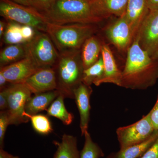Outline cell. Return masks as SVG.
Instances as JSON below:
<instances>
[{
    "label": "cell",
    "mask_w": 158,
    "mask_h": 158,
    "mask_svg": "<svg viewBox=\"0 0 158 158\" xmlns=\"http://www.w3.org/2000/svg\"><path fill=\"white\" fill-rule=\"evenodd\" d=\"M56 66L57 90L65 98L74 99V90L82 83L84 71L81 51L59 53Z\"/></svg>",
    "instance_id": "4"
},
{
    "label": "cell",
    "mask_w": 158,
    "mask_h": 158,
    "mask_svg": "<svg viewBox=\"0 0 158 158\" xmlns=\"http://www.w3.org/2000/svg\"><path fill=\"white\" fill-rule=\"evenodd\" d=\"M152 57L153 59L158 61V47L154 53L153 54L152 56Z\"/></svg>",
    "instance_id": "38"
},
{
    "label": "cell",
    "mask_w": 158,
    "mask_h": 158,
    "mask_svg": "<svg viewBox=\"0 0 158 158\" xmlns=\"http://www.w3.org/2000/svg\"><path fill=\"white\" fill-rule=\"evenodd\" d=\"M94 14L102 20L115 15L120 17L126 11L128 0H91Z\"/></svg>",
    "instance_id": "15"
},
{
    "label": "cell",
    "mask_w": 158,
    "mask_h": 158,
    "mask_svg": "<svg viewBox=\"0 0 158 158\" xmlns=\"http://www.w3.org/2000/svg\"><path fill=\"white\" fill-rule=\"evenodd\" d=\"M23 116L31 120L33 128L38 134L48 135L53 131L48 116L40 114L29 115L25 112L23 113Z\"/></svg>",
    "instance_id": "24"
},
{
    "label": "cell",
    "mask_w": 158,
    "mask_h": 158,
    "mask_svg": "<svg viewBox=\"0 0 158 158\" xmlns=\"http://www.w3.org/2000/svg\"><path fill=\"white\" fill-rule=\"evenodd\" d=\"M158 79V61L141 48L135 37L127 49L122 71L120 87L131 89H145L153 86Z\"/></svg>",
    "instance_id": "1"
},
{
    "label": "cell",
    "mask_w": 158,
    "mask_h": 158,
    "mask_svg": "<svg viewBox=\"0 0 158 158\" xmlns=\"http://www.w3.org/2000/svg\"><path fill=\"white\" fill-rule=\"evenodd\" d=\"M35 31H36V30L31 26L22 25V34L23 38L27 43L31 41L35 37L37 33Z\"/></svg>",
    "instance_id": "29"
},
{
    "label": "cell",
    "mask_w": 158,
    "mask_h": 158,
    "mask_svg": "<svg viewBox=\"0 0 158 158\" xmlns=\"http://www.w3.org/2000/svg\"><path fill=\"white\" fill-rule=\"evenodd\" d=\"M40 69L30 57L27 56L17 62L1 67L0 73L9 83L15 85L23 84Z\"/></svg>",
    "instance_id": "11"
},
{
    "label": "cell",
    "mask_w": 158,
    "mask_h": 158,
    "mask_svg": "<svg viewBox=\"0 0 158 158\" xmlns=\"http://www.w3.org/2000/svg\"><path fill=\"white\" fill-rule=\"evenodd\" d=\"M0 158H19L18 156H13L4 150L3 148H0Z\"/></svg>",
    "instance_id": "34"
},
{
    "label": "cell",
    "mask_w": 158,
    "mask_h": 158,
    "mask_svg": "<svg viewBox=\"0 0 158 158\" xmlns=\"http://www.w3.org/2000/svg\"><path fill=\"white\" fill-rule=\"evenodd\" d=\"M8 87L1 90L0 92V110L5 111L8 109Z\"/></svg>",
    "instance_id": "31"
},
{
    "label": "cell",
    "mask_w": 158,
    "mask_h": 158,
    "mask_svg": "<svg viewBox=\"0 0 158 158\" xmlns=\"http://www.w3.org/2000/svg\"><path fill=\"white\" fill-rule=\"evenodd\" d=\"M106 35L110 43L120 51L127 50L134 38L131 26L125 15L118 17L107 28Z\"/></svg>",
    "instance_id": "10"
},
{
    "label": "cell",
    "mask_w": 158,
    "mask_h": 158,
    "mask_svg": "<svg viewBox=\"0 0 158 158\" xmlns=\"http://www.w3.org/2000/svg\"><path fill=\"white\" fill-rule=\"evenodd\" d=\"M7 83H9L6 80V77L3 75L2 73H0V88L1 90L6 88V85Z\"/></svg>",
    "instance_id": "36"
},
{
    "label": "cell",
    "mask_w": 158,
    "mask_h": 158,
    "mask_svg": "<svg viewBox=\"0 0 158 158\" xmlns=\"http://www.w3.org/2000/svg\"><path fill=\"white\" fill-rule=\"evenodd\" d=\"M102 44L98 38L93 35L84 43L81 50L84 69L89 68L98 60L101 53Z\"/></svg>",
    "instance_id": "18"
},
{
    "label": "cell",
    "mask_w": 158,
    "mask_h": 158,
    "mask_svg": "<svg viewBox=\"0 0 158 158\" xmlns=\"http://www.w3.org/2000/svg\"><path fill=\"white\" fill-rule=\"evenodd\" d=\"M85 143L83 149L80 154V158H99L103 156L102 151L92 140L88 131L84 135Z\"/></svg>",
    "instance_id": "26"
},
{
    "label": "cell",
    "mask_w": 158,
    "mask_h": 158,
    "mask_svg": "<svg viewBox=\"0 0 158 158\" xmlns=\"http://www.w3.org/2000/svg\"><path fill=\"white\" fill-rule=\"evenodd\" d=\"M158 138V131H156L151 137L146 141L134 144L123 148L116 153L112 158H138L141 157Z\"/></svg>",
    "instance_id": "20"
},
{
    "label": "cell",
    "mask_w": 158,
    "mask_h": 158,
    "mask_svg": "<svg viewBox=\"0 0 158 158\" xmlns=\"http://www.w3.org/2000/svg\"><path fill=\"white\" fill-rule=\"evenodd\" d=\"M10 125V118L7 110L0 113V148L4 146V139L8 126Z\"/></svg>",
    "instance_id": "27"
},
{
    "label": "cell",
    "mask_w": 158,
    "mask_h": 158,
    "mask_svg": "<svg viewBox=\"0 0 158 158\" xmlns=\"http://www.w3.org/2000/svg\"><path fill=\"white\" fill-rule=\"evenodd\" d=\"M156 131L148 113L133 124L118 128L116 135L120 149H123L146 141Z\"/></svg>",
    "instance_id": "7"
},
{
    "label": "cell",
    "mask_w": 158,
    "mask_h": 158,
    "mask_svg": "<svg viewBox=\"0 0 158 158\" xmlns=\"http://www.w3.org/2000/svg\"><path fill=\"white\" fill-rule=\"evenodd\" d=\"M21 27V25L13 22L7 23L6 31L3 35L4 42L9 45L27 43L23 38Z\"/></svg>",
    "instance_id": "25"
},
{
    "label": "cell",
    "mask_w": 158,
    "mask_h": 158,
    "mask_svg": "<svg viewBox=\"0 0 158 158\" xmlns=\"http://www.w3.org/2000/svg\"><path fill=\"white\" fill-rule=\"evenodd\" d=\"M27 56L40 68L56 66L59 53L53 42L45 32H38L30 42L26 43Z\"/></svg>",
    "instance_id": "6"
},
{
    "label": "cell",
    "mask_w": 158,
    "mask_h": 158,
    "mask_svg": "<svg viewBox=\"0 0 158 158\" xmlns=\"http://www.w3.org/2000/svg\"><path fill=\"white\" fill-rule=\"evenodd\" d=\"M23 84L34 94L57 90L56 69L52 67L40 69Z\"/></svg>",
    "instance_id": "12"
},
{
    "label": "cell",
    "mask_w": 158,
    "mask_h": 158,
    "mask_svg": "<svg viewBox=\"0 0 158 158\" xmlns=\"http://www.w3.org/2000/svg\"><path fill=\"white\" fill-rule=\"evenodd\" d=\"M112 158V157H111V156H110V158Z\"/></svg>",
    "instance_id": "39"
},
{
    "label": "cell",
    "mask_w": 158,
    "mask_h": 158,
    "mask_svg": "<svg viewBox=\"0 0 158 158\" xmlns=\"http://www.w3.org/2000/svg\"><path fill=\"white\" fill-rule=\"evenodd\" d=\"M65 96L60 94L46 110L47 116L56 117L65 125H69L73 121L74 116L69 112L64 104Z\"/></svg>",
    "instance_id": "22"
},
{
    "label": "cell",
    "mask_w": 158,
    "mask_h": 158,
    "mask_svg": "<svg viewBox=\"0 0 158 158\" xmlns=\"http://www.w3.org/2000/svg\"><path fill=\"white\" fill-rule=\"evenodd\" d=\"M140 158H158V138Z\"/></svg>",
    "instance_id": "30"
},
{
    "label": "cell",
    "mask_w": 158,
    "mask_h": 158,
    "mask_svg": "<svg viewBox=\"0 0 158 158\" xmlns=\"http://www.w3.org/2000/svg\"><path fill=\"white\" fill-rule=\"evenodd\" d=\"M56 0H33L34 8L44 13L50 9Z\"/></svg>",
    "instance_id": "28"
},
{
    "label": "cell",
    "mask_w": 158,
    "mask_h": 158,
    "mask_svg": "<svg viewBox=\"0 0 158 158\" xmlns=\"http://www.w3.org/2000/svg\"><path fill=\"white\" fill-rule=\"evenodd\" d=\"M90 86L81 83L74 90V95L80 116V128L82 135L88 130L90 117V97L92 93Z\"/></svg>",
    "instance_id": "13"
},
{
    "label": "cell",
    "mask_w": 158,
    "mask_h": 158,
    "mask_svg": "<svg viewBox=\"0 0 158 158\" xmlns=\"http://www.w3.org/2000/svg\"><path fill=\"white\" fill-rule=\"evenodd\" d=\"M49 22L57 24H94L101 21L94 14L91 0H56L43 13Z\"/></svg>",
    "instance_id": "3"
},
{
    "label": "cell",
    "mask_w": 158,
    "mask_h": 158,
    "mask_svg": "<svg viewBox=\"0 0 158 158\" xmlns=\"http://www.w3.org/2000/svg\"><path fill=\"white\" fill-rule=\"evenodd\" d=\"M104 73V63L101 55L98 60L89 68L84 69L82 83L88 86L92 84L95 86L102 77Z\"/></svg>",
    "instance_id": "23"
},
{
    "label": "cell",
    "mask_w": 158,
    "mask_h": 158,
    "mask_svg": "<svg viewBox=\"0 0 158 158\" xmlns=\"http://www.w3.org/2000/svg\"><path fill=\"white\" fill-rule=\"evenodd\" d=\"M149 11L147 0H128L124 15L131 26L134 37Z\"/></svg>",
    "instance_id": "16"
},
{
    "label": "cell",
    "mask_w": 158,
    "mask_h": 158,
    "mask_svg": "<svg viewBox=\"0 0 158 158\" xmlns=\"http://www.w3.org/2000/svg\"><path fill=\"white\" fill-rule=\"evenodd\" d=\"M7 25V23H6V22L3 21L2 20H1L0 21V37L1 38L3 37V35L6 31Z\"/></svg>",
    "instance_id": "37"
},
{
    "label": "cell",
    "mask_w": 158,
    "mask_h": 158,
    "mask_svg": "<svg viewBox=\"0 0 158 158\" xmlns=\"http://www.w3.org/2000/svg\"><path fill=\"white\" fill-rule=\"evenodd\" d=\"M8 106L7 111L10 125L27 123L28 118L23 116L27 102L31 97V90L23 84H15L8 87Z\"/></svg>",
    "instance_id": "8"
},
{
    "label": "cell",
    "mask_w": 158,
    "mask_h": 158,
    "mask_svg": "<svg viewBox=\"0 0 158 158\" xmlns=\"http://www.w3.org/2000/svg\"><path fill=\"white\" fill-rule=\"evenodd\" d=\"M101 53L103 60L104 73L97 86L103 83H112L120 87L122 71L118 69L109 46L103 44Z\"/></svg>",
    "instance_id": "14"
},
{
    "label": "cell",
    "mask_w": 158,
    "mask_h": 158,
    "mask_svg": "<svg viewBox=\"0 0 158 158\" xmlns=\"http://www.w3.org/2000/svg\"><path fill=\"white\" fill-rule=\"evenodd\" d=\"M11 1L23 6L34 8V4L33 0H11Z\"/></svg>",
    "instance_id": "33"
},
{
    "label": "cell",
    "mask_w": 158,
    "mask_h": 158,
    "mask_svg": "<svg viewBox=\"0 0 158 158\" xmlns=\"http://www.w3.org/2000/svg\"><path fill=\"white\" fill-rule=\"evenodd\" d=\"M96 31L93 24H57L49 22L46 32L59 53L81 51L84 43Z\"/></svg>",
    "instance_id": "2"
},
{
    "label": "cell",
    "mask_w": 158,
    "mask_h": 158,
    "mask_svg": "<svg viewBox=\"0 0 158 158\" xmlns=\"http://www.w3.org/2000/svg\"><path fill=\"white\" fill-rule=\"evenodd\" d=\"M0 15L8 22L31 26L38 32L46 33L49 22L45 15L37 9L11 0H0Z\"/></svg>",
    "instance_id": "5"
},
{
    "label": "cell",
    "mask_w": 158,
    "mask_h": 158,
    "mask_svg": "<svg viewBox=\"0 0 158 158\" xmlns=\"http://www.w3.org/2000/svg\"><path fill=\"white\" fill-rule=\"evenodd\" d=\"M26 43L7 46L0 53L1 67L10 65L27 56Z\"/></svg>",
    "instance_id": "21"
},
{
    "label": "cell",
    "mask_w": 158,
    "mask_h": 158,
    "mask_svg": "<svg viewBox=\"0 0 158 158\" xmlns=\"http://www.w3.org/2000/svg\"><path fill=\"white\" fill-rule=\"evenodd\" d=\"M149 114L155 130L158 131V97L155 104L149 112Z\"/></svg>",
    "instance_id": "32"
},
{
    "label": "cell",
    "mask_w": 158,
    "mask_h": 158,
    "mask_svg": "<svg viewBox=\"0 0 158 158\" xmlns=\"http://www.w3.org/2000/svg\"><path fill=\"white\" fill-rule=\"evenodd\" d=\"M54 142L57 150L53 158H80L76 137L64 134L61 142Z\"/></svg>",
    "instance_id": "19"
},
{
    "label": "cell",
    "mask_w": 158,
    "mask_h": 158,
    "mask_svg": "<svg viewBox=\"0 0 158 158\" xmlns=\"http://www.w3.org/2000/svg\"><path fill=\"white\" fill-rule=\"evenodd\" d=\"M60 94L57 90L34 94L27 102L25 112L29 115H35L46 110Z\"/></svg>",
    "instance_id": "17"
},
{
    "label": "cell",
    "mask_w": 158,
    "mask_h": 158,
    "mask_svg": "<svg viewBox=\"0 0 158 158\" xmlns=\"http://www.w3.org/2000/svg\"><path fill=\"white\" fill-rule=\"evenodd\" d=\"M150 11L158 9V0H147Z\"/></svg>",
    "instance_id": "35"
},
{
    "label": "cell",
    "mask_w": 158,
    "mask_h": 158,
    "mask_svg": "<svg viewBox=\"0 0 158 158\" xmlns=\"http://www.w3.org/2000/svg\"><path fill=\"white\" fill-rule=\"evenodd\" d=\"M135 37L141 48L152 57L158 47V9L149 11Z\"/></svg>",
    "instance_id": "9"
}]
</instances>
